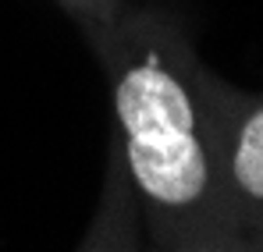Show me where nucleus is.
<instances>
[{
    "label": "nucleus",
    "mask_w": 263,
    "mask_h": 252,
    "mask_svg": "<svg viewBox=\"0 0 263 252\" xmlns=\"http://www.w3.org/2000/svg\"><path fill=\"white\" fill-rule=\"evenodd\" d=\"M118 118L128 131V164L142 192L167 206L192 203L206 185V160L185 89L153 64L135 68L118 85Z\"/></svg>",
    "instance_id": "nucleus-1"
},
{
    "label": "nucleus",
    "mask_w": 263,
    "mask_h": 252,
    "mask_svg": "<svg viewBox=\"0 0 263 252\" xmlns=\"http://www.w3.org/2000/svg\"><path fill=\"white\" fill-rule=\"evenodd\" d=\"M235 178L253 199H263V110H256L242 128L235 153Z\"/></svg>",
    "instance_id": "nucleus-2"
}]
</instances>
